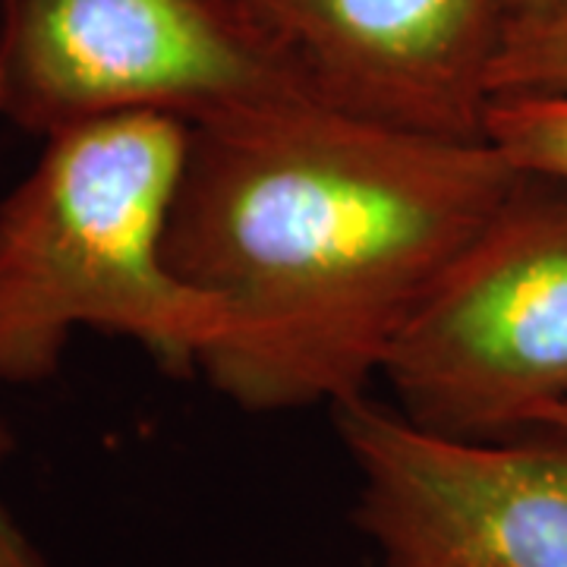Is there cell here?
<instances>
[{"mask_svg":"<svg viewBox=\"0 0 567 567\" xmlns=\"http://www.w3.org/2000/svg\"><path fill=\"white\" fill-rule=\"evenodd\" d=\"M483 140L309 99L193 123L164 256L230 334L199 369L249 413L341 404L520 183Z\"/></svg>","mask_w":567,"mask_h":567,"instance_id":"6da1fadb","label":"cell"},{"mask_svg":"<svg viewBox=\"0 0 567 567\" xmlns=\"http://www.w3.org/2000/svg\"><path fill=\"white\" fill-rule=\"evenodd\" d=\"M189 123L123 114L44 140L0 203V385L58 372L73 328L130 338L177 369L230 334L212 293L171 268L164 234Z\"/></svg>","mask_w":567,"mask_h":567,"instance_id":"7a4b0ae2","label":"cell"},{"mask_svg":"<svg viewBox=\"0 0 567 567\" xmlns=\"http://www.w3.org/2000/svg\"><path fill=\"white\" fill-rule=\"evenodd\" d=\"M379 375L410 423L470 442L520 439L567 406V183L520 177Z\"/></svg>","mask_w":567,"mask_h":567,"instance_id":"3957f363","label":"cell"},{"mask_svg":"<svg viewBox=\"0 0 567 567\" xmlns=\"http://www.w3.org/2000/svg\"><path fill=\"white\" fill-rule=\"evenodd\" d=\"M306 99L215 0H0V117L35 136L123 114L205 123Z\"/></svg>","mask_w":567,"mask_h":567,"instance_id":"277c9868","label":"cell"},{"mask_svg":"<svg viewBox=\"0 0 567 567\" xmlns=\"http://www.w3.org/2000/svg\"><path fill=\"white\" fill-rule=\"evenodd\" d=\"M357 470L353 524L382 567H567V454L470 442L353 394L331 406Z\"/></svg>","mask_w":567,"mask_h":567,"instance_id":"5b68a950","label":"cell"},{"mask_svg":"<svg viewBox=\"0 0 567 567\" xmlns=\"http://www.w3.org/2000/svg\"><path fill=\"white\" fill-rule=\"evenodd\" d=\"M309 102L483 140L507 0H215Z\"/></svg>","mask_w":567,"mask_h":567,"instance_id":"8992f818","label":"cell"},{"mask_svg":"<svg viewBox=\"0 0 567 567\" xmlns=\"http://www.w3.org/2000/svg\"><path fill=\"white\" fill-rule=\"evenodd\" d=\"M486 140L517 171L567 183V92L495 95L486 111Z\"/></svg>","mask_w":567,"mask_h":567,"instance_id":"52a82bcc","label":"cell"},{"mask_svg":"<svg viewBox=\"0 0 567 567\" xmlns=\"http://www.w3.org/2000/svg\"><path fill=\"white\" fill-rule=\"evenodd\" d=\"M517 92H567V13L507 22L492 66V99Z\"/></svg>","mask_w":567,"mask_h":567,"instance_id":"ba28073f","label":"cell"},{"mask_svg":"<svg viewBox=\"0 0 567 567\" xmlns=\"http://www.w3.org/2000/svg\"><path fill=\"white\" fill-rule=\"evenodd\" d=\"M10 447H13L10 429L0 420V461L10 454ZM0 567H51L3 502H0Z\"/></svg>","mask_w":567,"mask_h":567,"instance_id":"9c48e42d","label":"cell"},{"mask_svg":"<svg viewBox=\"0 0 567 567\" xmlns=\"http://www.w3.org/2000/svg\"><path fill=\"white\" fill-rule=\"evenodd\" d=\"M520 439H539L546 445L558 447L567 454V406H551L546 410L529 432H524Z\"/></svg>","mask_w":567,"mask_h":567,"instance_id":"30bf717a","label":"cell"},{"mask_svg":"<svg viewBox=\"0 0 567 567\" xmlns=\"http://www.w3.org/2000/svg\"><path fill=\"white\" fill-rule=\"evenodd\" d=\"M511 20H543L567 13V0H507Z\"/></svg>","mask_w":567,"mask_h":567,"instance_id":"8fae6325","label":"cell"}]
</instances>
